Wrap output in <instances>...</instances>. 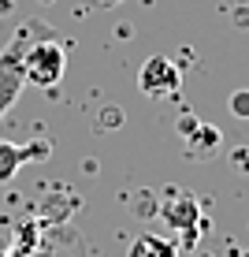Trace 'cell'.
Listing matches in <instances>:
<instances>
[{
	"mask_svg": "<svg viewBox=\"0 0 249 257\" xmlns=\"http://www.w3.org/2000/svg\"><path fill=\"white\" fill-rule=\"evenodd\" d=\"M23 71H26V86L52 90L67 71V49L52 38H45V41L30 38L26 49H23Z\"/></svg>",
	"mask_w": 249,
	"mask_h": 257,
	"instance_id": "6da1fadb",
	"label": "cell"
},
{
	"mask_svg": "<svg viewBox=\"0 0 249 257\" xmlns=\"http://www.w3.org/2000/svg\"><path fill=\"white\" fill-rule=\"evenodd\" d=\"M34 38L30 26H23L19 34L12 38V45L0 52V116L19 101V93L26 90V71H23V49L26 41Z\"/></svg>",
	"mask_w": 249,
	"mask_h": 257,
	"instance_id": "7a4b0ae2",
	"label": "cell"
},
{
	"mask_svg": "<svg viewBox=\"0 0 249 257\" xmlns=\"http://www.w3.org/2000/svg\"><path fill=\"white\" fill-rule=\"evenodd\" d=\"M182 86V71L171 64L167 56H149L138 71V90L145 97H175Z\"/></svg>",
	"mask_w": 249,
	"mask_h": 257,
	"instance_id": "3957f363",
	"label": "cell"
},
{
	"mask_svg": "<svg viewBox=\"0 0 249 257\" xmlns=\"http://www.w3.org/2000/svg\"><path fill=\"white\" fill-rule=\"evenodd\" d=\"M130 257H175V242H167V238L145 231V235L134 238V246H130Z\"/></svg>",
	"mask_w": 249,
	"mask_h": 257,
	"instance_id": "277c9868",
	"label": "cell"
},
{
	"mask_svg": "<svg viewBox=\"0 0 249 257\" xmlns=\"http://www.w3.org/2000/svg\"><path fill=\"white\" fill-rule=\"evenodd\" d=\"M19 161H23V149H15V146H0V179H12L15 168H19Z\"/></svg>",
	"mask_w": 249,
	"mask_h": 257,
	"instance_id": "5b68a950",
	"label": "cell"
},
{
	"mask_svg": "<svg viewBox=\"0 0 249 257\" xmlns=\"http://www.w3.org/2000/svg\"><path fill=\"white\" fill-rule=\"evenodd\" d=\"M230 112H234L238 119H249V90H245V93L238 90L234 97H230Z\"/></svg>",
	"mask_w": 249,
	"mask_h": 257,
	"instance_id": "8992f818",
	"label": "cell"
},
{
	"mask_svg": "<svg viewBox=\"0 0 249 257\" xmlns=\"http://www.w3.org/2000/svg\"><path fill=\"white\" fill-rule=\"evenodd\" d=\"M12 8H15L12 0H0V15H12Z\"/></svg>",
	"mask_w": 249,
	"mask_h": 257,
	"instance_id": "52a82bcc",
	"label": "cell"
},
{
	"mask_svg": "<svg viewBox=\"0 0 249 257\" xmlns=\"http://www.w3.org/2000/svg\"><path fill=\"white\" fill-rule=\"evenodd\" d=\"M93 4H101V8H115V4H123V0H93Z\"/></svg>",
	"mask_w": 249,
	"mask_h": 257,
	"instance_id": "ba28073f",
	"label": "cell"
},
{
	"mask_svg": "<svg viewBox=\"0 0 249 257\" xmlns=\"http://www.w3.org/2000/svg\"><path fill=\"white\" fill-rule=\"evenodd\" d=\"M245 257H249V253H245Z\"/></svg>",
	"mask_w": 249,
	"mask_h": 257,
	"instance_id": "9c48e42d",
	"label": "cell"
}]
</instances>
